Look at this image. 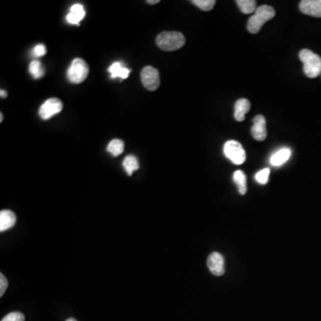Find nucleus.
Here are the masks:
<instances>
[{"mask_svg":"<svg viewBox=\"0 0 321 321\" xmlns=\"http://www.w3.org/2000/svg\"><path fill=\"white\" fill-rule=\"evenodd\" d=\"M233 179L237 186L240 195H244L247 191V187H246V177L244 172L242 171H235V173L233 175Z\"/></svg>","mask_w":321,"mask_h":321,"instance_id":"16","label":"nucleus"},{"mask_svg":"<svg viewBox=\"0 0 321 321\" xmlns=\"http://www.w3.org/2000/svg\"><path fill=\"white\" fill-rule=\"evenodd\" d=\"M66 321H77L75 318H73V317H71V318H68V319H66Z\"/></svg>","mask_w":321,"mask_h":321,"instance_id":"28","label":"nucleus"},{"mask_svg":"<svg viewBox=\"0 0 321 321\" xmlns=\"http://www.w3.org/2000/svg\"><path fill=\"white\" fill-rule=\"evenodd\" d=\"M29 71L34 79H40L45 74V70L41 65V61L38 60H34L30 64Z\"/></svg>","mask_w":321,"mask_h":321,"instance_id":"20","label":"nucleus"},{"mask_svg":"<svg viewBox=\"0 0 321 321\" xmlns=\"http://www.w3.org/2000/svg\"><path fill=\"white\" fill-rule=\"evenodd\" d=\"M191 3L203 11H210L214 8L216 1L215 0H193Z\"/></svg>","mask_w":321,"mask_h":321,"instance_id":"21","label":"nucleus"},{"mask_svg":"<svg viewBox=\"0 0 321 321\" xmlns=\"http://www.w3.org/2000/svg\"><path fill=\"white\" fill-rule=\"evenodd\" d=\"M123 167L128 175L131 176L135 171H138L139 169L138 159L133 155H128L123 161Z\"/></svg>","mask_w":321,"mask_h":321,"instance_id":"17","label":"nucleus"},{"mask_svg":"<svg viewBox=\"0 0 321 321\" xmlns=\"http://www.w3.org/2000/svg\"><path fill=\"white\" fill-rule=\"evenodd\" d=\"M291 156V150L289 148H283L279 151H277L274 155L270 157V163L273 166H281L284 163L288 161V159Z\"/></svg>","mask_w":321,"mask_h":321,"instance_id":"15","label":"nucleus"},{"mask_svg":"<svg viewBox=\"0 0 321 321\" xmlns=\"http://www.w3.org/2000/svg\"><path fill=\"white\" fill-rule=\"evenodd\" d=\"M236 3L241 12L244 13L245 15L252 14L256 11V1L254 0H237Z\"/></svg>","mask_w":321,"mask_h":321,"instance_id":"18","label":"nucleus"},{"mask_svg":"<svg viewBox=\"0 0 321 321\" xmlns=\"http://www.w3.org/2000/svg\"><path fill=\"white\" fill-rule=\"evenodd\" d=\"M17 222V216L9 210L0 211V231L3 232L13 228Z\"/></svg>","mask_w":321,"mask_h":321,"instance_id":"11","label":"nucleus"},{"mask_svg":"<svg viewBox=\"0 0 321 321\" xmlns=\"http://www.w3.org/2000/svg\"><path fill=\"white\" fill-rule=\"evenodd\" d=\"M143 85L149 91H155L160 86V74L158 70L153 66H146L141 72Z\"/></svg>","mask_w":321,"mask_h":321,"instance_id":"6","label":"nucleus"},{"mask_svg":"<svg viewBox=\"0 0 321 321\" xmlns=\"http://www.w3.org/2000/svg\"><path fill=\"white\" fill-rule=\"evenodd\" d=\"M275 15L276 12L272 7L267 5L260 6L256 9L254 15L248 21V32L252 34L259 33L265 23L271 20L275 17Z\"/></svg>","mask_w":321,"mask_h":321,"instance_id":"1","label":"nucleus"},{"mask_svg":"<svg viewBox=\"0 0 321 321\" xmlns=\"http://www.w3.org/2000/svg\"><path fill=\"white\" fill-rule=\"evenodd\" d=\"M46 53H47V49H46L45 46L42 45V44L36 46L33 49V56L34 57H43V56H45Z\"/></svg>","mask_w":321,"mask_h":321,"instance_id":"25","label":"nucleus"},{"mask_svg":"<svg viewBox=\"0 0 321 321\" xmlns=\"http://www.w3.org/2000/svg\"><path fill=\"white\" fill-rule=\"evenodd\" d=\"M108 72L110 73L111 78L115 79V78H120L122 80H125L129 77V74L130 73V70L128 69L126 67L122 66L121 63L116 62L111 65L108 68Z\"/></svg>","mask_w":321,"mask_h":321,"instance_id":"14","label":"nucleus"},{"mask_svg":"<svg viewBox=\"0 0 321 321\" xmlns=\"http://www.w3.org/2000/svg\"><path fill=\"white\" fill-rule=\"evenodd\" d=\"M0 117H1V119H0V122H3V114H0Z\"/></svg>","mask_w":321,"mask_h":321,"instance_id":"29","label":"nucleus"},{"mask_svg":"<svg viewBox=\"0 0 321 321\" xmlns=\"http://www.w3.org/2000/svg\"><path fill=\"white\" fill-rule=\"evenodd\" d=\"M299 8L304 15L317 18L321 17L320 0H302Z\"/></svg>","mask_w":321,"mask_h":321,"instance_id":"10","label":"nucleus"},{"mask_svg":"<svg viewBox=\"0 0 321 321\" xmlns=\"http://www.w3.org/2000/svg\"><path fill=\"white\" fill-rule=\"evenodd\" d=\"M224 258L219 252H211L207 259L209 270L215 276H222L225 273Z\"/></svg>","mask_w":321,"mask_h":321,"instance_id":"8","label":"nucleus"},{"mask_svg":"<svg viewBox=\"0 0 321 321\" xmlns=\"http://www.w3.org/2000/svg\"><path fill=\"white\" fill-rule=\"evenodd\" d=\"M107 151L114 156L122 155L124 151V142L118 138L113 139L107 147Z\"/></svg>","mask_w":321,"mask_h":321,"instance_id":"19","label":"nucleus"},{"mask_svg":"<svg viewBox=\"0 0 321 321\" xmlns=\"http://www.w3.org/2000/svg\"><path fill=\"white\" fill-rule=\"evenodd\" d=\"M186 43V39L179 32H163L156 38V45L163 51H175L181 49Z\"/></svg>","mask_w":321,"mask_h":321,"instance_id":"2","label":"nucleus"},{"mask_svg":"<svg viewBox=\"0 0 321 321\" xmlns=\"http://www.w3.org/2000/svg\"><path fill=\"white\" fill-rule=\"evenodd\" d=\"M269 173H270V170H269L268 168H265L263 170L259 171V172L255 175V179H256L257 182L262 184V185L267 184V182L268 181Z\"/></svg>","mask_w":321,"mask_h":321,"instance_id":"22","label":"nucleus"},{"mask_svg":"<svg viewBox=\"0 0 321 321\" xmlns=\"http://www.w3.org/2000/svg\"><path fill=\"white\" fill-rule=\"evenodd\" d=\"M90 73V67L82 58L74 59L67 70V79L70 82L79 84L84 82Z\"/></svg>","mask_w":321,"mask_h":321,"instance_id":"4","label":"nucleus"},{"mask_svg":"<svg viewBox=\"0 0 321 321\" xmlns=\"http://www.w3.org/2000/svg\"><path fill=\"white\" fill-rule=\"evenodd\" d=\"M320 3H321V0H320Z\"/></svg>","mask_w":321,"mask_h":321,"instance_id":"30","label":"nucleus"},{"mask_svg":"<svg viewBox=\"0 0 321 321\" xmlns=\"http://www.w3.org/2000/svg\"><path fill=\"white\" fill-rule=\"evenodd\" d=\"M8 286H9V281L7 279V277L1 273L0 274V296H3Z\"/></svg>","mask_w":321,"mask_h":321,"instance_id":"24","label":"nucleus"},{"mask_svg":"<svg viewBox=\"0 0 321 321\" xmlns=\"http://www.w3.org/2000/svg\"><path fill=\"white\" fill-rule=\"evenodd\" d=\"M63 110V103L58 98H50L41 106L39 114L43 120H49Z\"/></svg>","mask_w":321,"mask_h":321,"instance_id":"7","label":"nucleus"},{"mask_svg":"<svg viewBox=\"0 0 321 321\" xmlns=\"http://www.w3.org/2000/svg\"><path fill=\"white\" fill-rule=\"evenodd\" d=\"M252 135L258 141H263L267 138L266 119L263 115H257L252 120Z\"/></svg>","mask_w":321,"mask_h":321,"instance_id":"9","label":"nucleus"},{"mask_svg":"<svg viewBox=\"0 0 321 321\" xmlns=\"http://www.w3.org/2000/svg\"><path fill=\"white\" fill-rule=\"evenodd\" d=\"M86 13L84 7L81 4H75L71 8L66 20L71 25H79L80 22L85 17Z\"/></svg>","mask_w":321,"mask_h":321,"instance_id":"12","label":"nucleus"},{"mask_svg":"<svg viewBox=\"0 0 321 321\" xmlns=\"http://www.w3.org/2000/svg\"><path fill=\"white\" fill-rule=\"evenodd\" d=\"M251 108V103L245 98H241L235 104V119L237 122H243L245 114H247Z\"/></svg>","mask_w":321,"mask_h":321,"instance_id":"13","label":"nucleus"},{"mask_svg":"<svg viewBox=\"0 0 321 321\" xmlns=\"http://www.w3.org/2000/svg\"><path fill=\"white\" fill-rule=\"evenodd\" d=\"M147 3H148V4L155 5L159 3L160 1H159V0H147Z\"/></svg>","mask_w":321,"mask_h":321,"instance_id":"27","label":"nucleus"},{"mask_svg":"<svg viewBox=\"0 0 321 321\" xmlns=\"http://www.w3.org/2000/svg\"><path fill=\"white\" fill-rule=\"evenodd\" d=\"M1 321H25V316L22 312L15 311V312L9 313L7 316H5Z\"/></svg>","mask_w":321,"mask_h":321,"instance_id":"23","label":"nucleus"},{"mask_svg":"<svg viewBox=\"0 0 321 321\" xmlns=\"http://www.w3.org/2000/svg\"><path fill=\"white\" fill-rule=\"evenodd\" d=\"M0 95H1V98H6L8 97V93L4 90H0Z\"/></svg>","mask_w":321,"mask_h":321,"instance_id":"26","label":"nucleus"},{"mask_svg":"<svg viewBox=\"0 0 321 321\" xmlns=\"http://www.w3.org/2000/svg\"><path fill=\"white\" fill-rule=\"evenodd\" d=\"M224 154L227 158L236 165L244 163L246 155L242 145L235 140H229L224 146Z\"/></svg>","mask_w":321,"mask_h":321,"instance_id":"5","label":"nucleus"},{"mask_svg":"<svg viewBox=\"0 0 321 321\" xmlns=\"http://www.w3.org/2000/svg\"><path fill=\"white\" fill-rule=\"evenodd\" d=\"M299 57L303 64V73L307 77L316 78L321 74V57L309 49H302Z\"/></svg>","mask_w":321,"mask_h":321,"instance_id":"3","label":"nucleus"}]
</instances>
